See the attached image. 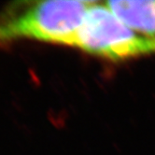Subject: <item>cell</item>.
Returning a JSON list of instances; mask_svg holds the SVG:
<instances>
[{"mask_svg":"<svg viewBox=\"0 0 155 155\" xmlns=\"http://www.w3.org/2000/svg\"><path fill=\"white\" fill-rule=\"evenodd\" d=\"M93 1H29L0 12V44L33 39L73 47Z\"/></svg>","mask_w":155,"mask_h":155,"instance_id":"6da1fadb","label":"cell"},{"mask_svg":"<svg viewBox=\"0 0 155 155\" xmlns=\"http://www.w3.org/2000/svg\"><path fill=\"white\" fill-rule=\"evenodd\" d=\"M73 48L104 59L124 61L155 54V38L129 27L105 2L93 1Z\"/></svg>","mask_w":155,"mask_h":155,"instance_id":"7a4b0ae2","label":"cell"},{"mask_svg":"<svg viewBox=\"0 0 155 155\" xmlns=\"http://www.w3.org/2000/svg\"><path fill=\"white\" fill-rule=\"evenodd\" d=\"M105 3L129 27L140 34L155 38V0H115Z\"/></svg>","mask_w":155,"mask_h":155,"instance_id":"3957f363","label":"cell"}]
</instances>
